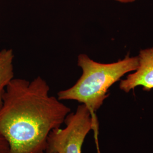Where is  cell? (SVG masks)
<instances>
[{"instance_id": "cell-4", "label": "cell", "mask_w": 153, "mask_h": 153, "mask_svg": "<svg viewBox=\"0 0 153 153\" xmlns=\"http://www.w3.org/2000/svg\"><path fill=\"white\" fill-rule=\"evenodd\" d=\"M137 57V70L120 83V88L126 93H129L139 86L145 91L153 89V47L141 49Z\"/></svg>"}, {"instance_id": "cell-3", "label": "cell", "mask_w": 153, "mask_h": 153, "mask_svg": "<svg viewBox=\"0 0 153 153\" xmlns=\"http://www.w3.org/2000/svg\"><path fill=\"white\" fill-rule=\"evenodd\" d=\"M65 127L52 131L47 138L45 153H81L82 145L93 129L91 115L85 105H79L64 121Z\"/></svg>"}, {"instance_id": "cell-7", "label": "cell", "mask_w": 153, "mask_h": 153, "mask_svg": "<svg viewBox=\"0 0 153 153\" xmlns=\"http://www.w3.org/2000/svg\"><path fill=\"white\" fill-rule=\"evenodd\" d=\"M117 1H119L122 3H129V2H133L136 0H115Z\"/></svg>"}, {"instance_id": "cell-5", "label": "cell", "mask_w": 153, "mask_h": 153, "mask_svg": "<svg viewBox=\"0 0 153 153\" xmlns=\"http://www.w3.org/2000/svg\"><path fill=\"white\" fill-rule=\"evenodd\" d=\"M14 52L11 48L0 51V108L3 104L6 88L14 76Z\"/></svg>"}, {"instance_id": "cell-2", "label": "cell", "mask_w": 153, "mask_h": 153, "mask_svg": "<svg viewBox=\"0 0 153 153\" xmlns=\"http://www.w3.org/2000/svg\"><path fill=\"white\" fill-rule=\"evenodd\" d=\"M77 64L82 69L81 76L73 86L57 93V98L60 100H76L86 105L91 115L93 130L98 144V121L96 112L108 98L109 88L126 73L137 70L138 57L128 54L123 60L104 64L82 53L78 56Z\"/></svg>"}, {"instance_id": "cell-1", "label": "cell", "mask_w": 153, "mask_h": 153, "mask_svg": "<svg viewBox=\"0 0 153 153\" xmlns=\"http://www.w3.org/2000/svg\"><path fill=\"white\" fill-rule=\"evenodd\" d=\"M40 76L29 81L13 78L6 88L0 108V135L9 153H45L50 132L60 128L71 109L49 94Z\"/></svg>"}, {"instance_id": "cell-6", "label": "cell", "mask_w": 153, "mask_h": 153, "mask_svg": "<svg viewBox=\"0 0 153 153\" xmlns=\"http://www.w3.org/2000/svg\"><path fill=\"white\" fill-rule=\"evenodd\" d=\"M9 145L4 137L0 135V153H9Z\"/></svg>"}]
</instances>
